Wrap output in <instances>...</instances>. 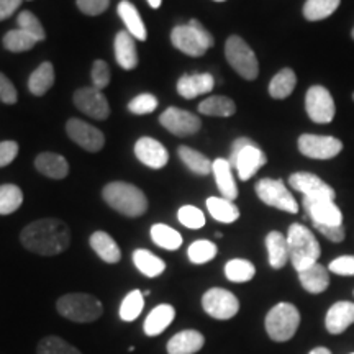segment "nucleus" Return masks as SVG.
Instances as JSON below:
<instances>
[{
    "label": "nucleus",
    "instance_id": "obj_1",
    "mask_svg": "<svg viewBox=\"0 0 354 354\" xmlns=\"http://www.w3.org/2000/svg\"><path fill=\"white\" fill-rule=\"evenodd\" d=\"M20 241L35 254L56 256L69 248L71 230L57 218H39L21 230Z\"/></svg>",
    "mask_w": 354,
    "mask_h": 354
},
{
    "label": "nucleus",
    "instance_id": "obj_2",
    "mask_svg": "<svg viewBox=\"0 0 354 354\" xmlns=\"http://www.w3.org/2000/svg\"><path fill=\"white\" fill-rule=\"evenodd\" d=\"M102 197L110 209L118 214L136 218L148 210V198L143 190L128 183H110L102 190Z\"/></svg>",
    "mask_w": 354,
    "mask_h": 354
},
{
    "label": "nucleus",
    "instance_id": "obj_3",
    "mask_svg": "<svg viewBox=\"0 0 354 354\" xmlns=\"http://www.w3.org/2000/svg\"><path fill=\"white\" fill-rule=\"evenodd\" d=\"M287 245H289L290 263L297 272L313 266L320 258V243L315 234L300 223H292L287 232Z\"/></svg>",
    "mask_w": 354,
    "mask_h": 354
},
{
    "label": "nucleus",
    "instance_id": "obj_4",
    "mask_svg": "<svg viewBox=\"0 0 354 354\" xmlns=\"http://www.w3.org/2000/svg\"><path fill=\"white\" fill-rule=\"evenodd\" d=\"M171 43L184 55L198 57L214 46V37L198 20H190L187 25H177L171 32Z\"/></svg>",
    "mask_w": 354,
    "mask_h": 354
},
{
    "label": "nucleus",
    "instance_id": "obj_5",
    "mask_svg": "<svg viewBox=\"0 0 354 354\" xmlns=\"http://www.w3.org/2000/svg\"><path fill=\"white\" fill-rule=\"evenodd\" d=\"M57 313L76 323H91L99 320L104 313V305L95 295L91 294H66L57 299Z\"/></svg>",
    "mask_w": 354,
    "mask_h": 354
},
{
    "label": "nucleus",
    "instance_id": "obj_6",
    "mask_svg": "<svg viewBox=\"0 0 354 354\" xmlns=\"http://www.w3.org/2000/svg\"><path fill=\"white\" fill-rule=\"evenodd\" d=\"M228 161L241 180H250L268 162V158L253 140L238 138L233 141Z\"/></svg>",
    "mask_w": 354,
    "mask_h": 354
},
{
    "label": "nucleus",
    "instance_id": "obj_7",
    "mask_svg": "<svg viewBox=\"0 0 354 354\" xmlns=\"http://www.w3.org/2000/svg\"><path fill=\"white\" fill-rule=\"evenodd\" d=\"M300 325V312L292 304L281 302L266 315V331L269 338L277 343L289 342L297 333Z\"/></svg>",
    "mask_w": 354,
    "mask_h": 354
},
{
    "label": "nucleus",
    "instance_id": "obj_8",
    "mask_svg": "<svg viewBox=\"0 0 354 354\" xmlns=\"http://www.w3.org/2000/svg\"><path fill=\"white\" fill-rule=\"evenodd\" d=\"M225 56L228 64L246 81H254L259 74V63L250 44L238 35H232L225 43Z\"/></svg>",
    "mask_w": 354,
    "mask_h": 354
},
{
    "label": "nucleus",
    "instance_id": "obj_9",
    "mask_svg": "<svg viewBox=\"0 0 354 354\" xmlns=\"http://www.w3.org/2000/svg\"><path fill=\"white\" fill-rule=\"evenodd\" d=\"M256 194L263 201L266 205L274 207L282 212H289V214H297L299 212V203L295 201L294 196L287 190L282 180L277 179H261L256 184Z\"/></svg>",
    "mask_w": 354,
    "mask_h": 354
},
{
    "label": "nucleus",
    "instance_id": "obj_10",
    "mask_svg": "<svg viewBox=\"0 0 354 354\" xmlns=\"http://www.w3.org/2000/svg\"><path fill=\"white\" fill-rule=\"evenodd\" d=\"M202 307L205 313L216 320H230L240 310V302L236 295L221 287H212L203 294Z\"/></svg>",
    "mask_w": 354,
    "mask_h": 354
},
{
    "label": "nucleus",
    "instance_id": "obj_11",
    "mask_svg": "<svg viewBox=\"0 0 354 354\" xmlns=\"http://www.w3.org/2000/svg\"><path fill=\"white\" fill-rule=\"evenodd\" d=\"M305 110L310 120L315 123H330L335 118V100L330 91L323 86H312L305 95Z\"/></svg>",
    "mask_w": 354,
    "mask_h": 354
},
{
    "label": "nucleus",
    "instance_id": "obj_12",
    "mask_svg": "<svg viewBox=\"0 0 354 354\" xmlns=\"http://www.w3.org/2000/svg\"><path fill=\"white\" fill-rule=\"evenodd\" d=\"M299 149L307 158L331 159L342 153L343 143L335 136L302 135L299 138Z\"/></svg>",
    "mask_w": 354,
    "mask_h": 354
},
{
    "label": "nucleus",
    "instance_id": "obj_13",
    "mask_svg": "<svg viewBox=\"0 0 354 354\" xmlns=\"http://www.w3.org/2000/svg\"><path fill=\"white\" fill-rule=\"evenodd\" d=\"M66 131H68V136L74 143L79 145L88 153L100 151L105 145L104 133L99 128L92 127L91 123L79 120V118H71L66 123Z\"/></svg>",
    "mask_w": 354,
    "mask_h": 354
},
{
    "label": "nucleus",
    "instance_id": "obj_14",
    "mask_svg": "<svg viewBox=\"0 0 354 354\" xmlns=\"http://www.w3.org/2000/svg\"><path fill=\"white\" fill-rule=\"evenodd\" d=\"M159 123L176 136H190L196 135L201 130L202 122L197 115L187 112V110L169 107L159 117Z\"/></svg>",
    "mask_w": 354,
    "mask_h": 354
},
{
    "label": "nucleus",
    "instance_id": "obj_15",
    "mask_svg": "<svg viewBox=\"0 0 354 354\" xmlns=\"http://www.w3.org/2000/svg\"><path fill=\"white\" fill-rule=\"evenodd\" d=\"M74 105L81 110L82 113L95 120H105L110 115V105L107 97L102 94V91L95 87H82L74 92Z\"/></svg>",
    "mask_w": 354,
    "mask_h": 354
},
{
    "label": "nucleus",
    "instance_id": "obj_16",
    "mask_svg": "<svg viewBox=\"0 0 354 354\" xmlns=\"http://www.w3.org/2000/svg\"><path fill=\"white\" fill-rule=\"evenodd\" d=\"M302 205L310 216V220L313 221V225H330V227L343 225V214L335 201L304 197Z\"/></svg>",
    "mask_w": 354,
    "mask_h": 354
},
{
    "label": "nucleus",
    "instance_id": "obj_17",
    "mask_svg": "<svg viewBox=\"0 0 354 354\" xmlns=\"http://www.w3.org/2000/svg\"><path fill=\"white\" fill-rule=\"evenodd\" d=\"M289 184L292 189L299 190L307 198H330L335 201V189L323 183L320 177L312 174V172H295L289 177Z\"/></svg>",
    "mask_w": 354,
    "mask_h": 354
},
{
    "label": "nucleus",
    "instance_id": "obj_18",
    "mask_svg": "<svg viewBox=\"0 0 354 354\" xmlns=\"http://www.w3.org/2000/svg\"><path fill=\"white\" fill-rule=\"evenodd\" d=\"M135 156L138 158L140 162L151 167V169H161L169 161V153H167L166 146L159 143L158 140L149 138V136H145V138L136 141Z\"/></svg>",
    "mask_w": 354,
    "mask_h": 354
},
{
    "label": "nucleus",
    "instance_id": "obj_19",
    "mask_svg": "<svg viewBox=\"0 0 354 354\" xmlns=\"http://www.w3.org/2000/svg\"><path fill=\"white\" fill-rule=\"evenodd\" d=\"M215 87V79L209 73L185 74L177 81V92L184 99H196L198 95L209 94Z\"/></svg>",
    "mask_w": 354,
    "mask_h": 354
},
{
    "label": "nucleus",
    "instance_id": "obj_20",
    "mask_svg": "<svg viewBox=\"0 0 354 354\" xmlns=\"http://www.w3.org/2000/svg\"><path fill=\"white\" fill-rule=\"evenodd\" d=\"M354 323V304L353 302H336L326 312L325 326L331 335H339Z\"/></svg>",
    "mask_w": 354,
    "mask_h": 354
},
{
    "label": "nucleus",
    "instance_id": "obj_21",
    "mask_svg": "<svg viewBox=\"0 0 354 354\" xmlns=\"http://www.w3.org/2000/svg\"><path fill=\"white\" fill-rule=\"evenodd\" d=\"M205 344V338L197 330H184L167 342V354H196Z\"/></svg>",
    "mask_w": 354,
    "mask_h": 354
},
{
    "label": "nucleus",
    "instance_id": "obj_22",
    "mask_svg": "<svg viewBox=\"0 0 354 354\" xmlns=\"http://www.w3.org/2000/svg\"><path fill=\"white\" fill-rule=\"evenodd\" d=\"M212 172L215 176V183L218 185L221 197L234 201L238 197V185L233 176V167L228 159L218 158L212 162Z\"/></svg>",
    "mask_w": 354,
    "mask_h": 354
},
{
    "label": "nucleus",
    "instance_id": "obj_23",
    "mask_svg": "<svg viewBox=\"0 0 354 354\" xmlns=\"http://www.w3.org/2000/svg\"><path fill=\"white\" fill-rule=\"evenodd\" d=\"M115 59L120 68L131 71L138 66V53H136L135 38L128 32H118L115 37Z\"/></svg>",
    "mask_w": 354,
    "mask_h": 354
},
{
    "label": "nucleus",
    "instance_id": "obj_24",
    "mask_svg": "<svg viewBox=\"0 0 354 354\" xmlns=\"http://www.w3.org/2000/svg\"><path fill=\"white\" fill-rule=\"evenodd\" d=\"M35 167L38 172H41L43 176L50 177V179H64L69 174V165L66 161L64 156L56 153H41L38 154L35 159Z\"/></svg>",
    "mask_w": 354,
    "mask_h": 354
},
{
    "label": "nucleus",
    "instance_id": "obj_25",
    "mask_svg": "<svg viewBox=\"0 0 354 354\" xmlns=\"http://www.w3.org/2000/svg\"><path fill=\"white\" fill-rule=\"evenodd\" d=\"M176 317V310L169 304H161L154 307L149 315L145 320V335L146 336H158L171 325Z\"/></svg>",
    "mask_w": 354,
    "mask_h": 354
},
{
    "label": "nucleus",
    "instance_id": "obj_26",
    "mask_svg": "<svg viewBox=\"0 0 354 354\" xmlns=\"http://www.w3.org/2000/svg\"><path fill=\"white\" fill-rule=\"evenodd\" d=\"M299 281L302 287L310 294H322L328 289L330 286V274L325 266L315 263L310 268L299 272Z\"/></svg>",
    "mask_w": 354,
    "mask_h": 354
},
{
    "label": "nucleus",
    "instance_id": "obj_27",
    "mask_svg": "<svg viewBox=\"0 0 354 354\" xmlns=\"http://www.w3.org/2000/svg\"><path fill=\"white\" fill-rule=\"evenodd\" d=\"M91 248L95 251V254L99 256L102 261L109 264H117L122 259V251L118 248L117 241L105 232H95L91 234Z\"/></svg>",
    "mask_w": 354,
    "mask_h": 354
},
{
    "label": "nucleus",
    "instance_id": "obj_28",
    "mask_svg": "<svg viewBox=\"0 0 354 354\" xmlns=\"http://www.w3.org/2000/svg\"><path fill=\"white\" fill-rule=\"evenodd\" d=\"M266 248H268L269 264L274 269H282L290 261L289 245H287V236L281 232H271L266 236Z\"/></svg>",
    "mask_w": 354,
    "mask_h": 354
},
{
    "label": "nucleus",
    "instance_id": "obj_29",
    "mask_svg": "<svg viewBox=\"0 0 354 354\" xmlns=\"http://www.w3.org/2000/svg\"><path fill=\"white\" fill-rule=\"evenodd\" d=\"M118 15L123 24H125L128 33L131 35L135 39H140V41H145L148 38V33H146V26L143 24V19H141L140 12L136 10V7L133 6L128 0H122L117 7Z\"/></svg>",
    "mask_w": 354,
    "mask_h": 354
},
{
    "label": "nucleus",
    "instance_id": "obj_30",
    "mask_svg": "<svg viewBox=\"0 0 354 354\" xmlns=\"http://www.w3.org/2000/svg\"><path fill=\"white\" fill-rule=\"evenodd\" d=\"M53 84H55V68H53V64L48 63V61L39 64L28 79L30 92L37 97L46 94V92L53 87Z\"/></svg>",
    "mask_w": 354,
    "mask_h": 354
},
{
    "label": "nucleus",
    "instance_id": "obj_31",
    "mask_svg": "<svg viewBox=\"0 0 354 354\" xmlns=\"http://www.w3.org/2000/svg\"><path fill=\"white\" fill-rule=\"evenodd\" d=\"M133 263L136 269L146 277H158L166 271V263L156 254H153L148 250H136L133 253Z\"/></svg>",
    "mask_w": 354,
    "mask_h": 354
},
{
    "label": "nucleus",
    "instance_id": "obj_32",
    "mask_svg": "<svg viewBox=\"0 0 354 354\" xmlns=\"http://www.w3.org/2000/svg\"><path fill=\"white\" fill-rule=\"evenodd\" d=\"M198 112L207 117H232L236 112V105L225 95H212L198 104Z\"/></svg>",
    "mask_w": 354,
    "mask_h": 354
},
{
    "label": "nucleus",
    "instance_id": "obj_33",
    "mask_svg": "<svg viewBox=\"0 0 354 354\" xmlns=\"http://www.w3.org/2000/svg\"><path fill=\"white\" fill-rule=\"evenodd\" d=\"M207 209L216 221L221 223H233L240 218V210L234 205L233 201L225 197H209L207 198Z\"/></svg>",
    "mask_w": 354,
    "mask_h": 354
},
{
    "label": "nucleus",
    "instance_id": "obj_34",
    "mask_svg": "<svg viewBox=\"0 0 354 354\" xmlns=\"http://www.w3.org/2000/svg\"><path fill=\"white\" fill-rule=\"evenodd\" d=\"M295 84H297V76H295L294 71L289 68L281 69L269 82V95L276 100L286 99L294 92Z\"/></svg>",
    "mask_w": 354,
    "mask_h": 354
},
{
    "label": "nucleus",
    "instance_id": "obj_35",
    "mask_svg": "<svg viewBox=\"0 0 354 354\" xmlns=\"http://www.w3.org/2000/svg\"><path fill=\"white\" fill-rule=\"evenodd\" d=\"M180 161L187 166L194 174L197 176H207L212 172V161L207 156H203L202 153H198L197 149L189 148V146H179L177 149Z\"/></svg>",
    "mask_w": 354,
    "mask_h": 354
},
{
    "label": "nucleus",
    "instance_id": "obj_36",
    "mask_svg": "<svg viewBox=\"0 0 354 354\" xmlns=\"http://www.w3.org/2000/svg\"><path fill=\"white\" fill-rule=\"evenodd\" d=\"M151 240L156 243L159 248L167 251H176L183 246V236L174 228L167 227L165 223H156L151 227Z\"/></svg>",
    "mask_w": 354,
    "mask_h": 354
},
{
    "label": "nucleus",
    "instance_id": "obj_37",
    "mask_svg": "<svg viewBox=\"0 0 354 354\" xmlns=\"http://www.w3.org/2000/svg\"><path fill=\"white\" fill-rule=\"evenodd\" d=\"M24 203V192L19 185H0V215H10L17 212Z\"/></svg>",
    "mask_w": 354,
    "mask_h": 354
},
{
    "label": "nucleus",
    "instance_id": "obj_38",
    "mask_svg": "<svg viewBox=\"0 0 354 354\" xmlns=\"http://www.w3.org/2000/svg\"><path fill=\"white\" fill-rule=\"evenodd\" d=\"M342 0H307L304 6V17L308 21H318L336 12Z\"/></svg>",
    "mask_w": 354,
    "mask_h": 354
},
{
    "label": "nucleus",
    "instance_id": "obj_39",
    "mask_svg": "<svg viewBox=\"0 0 354 354\" xmlns=\"http://www.w3.org/2000/svg\"><path fill=\"white\" fill-rule=\"evenodd\" d=\"M256 274V268L253 263L246 259H232L225 264V276L228 281L243 284V282L251 281Z\"/></svg>",
    "mask_w": 354,
    "mask_h": 354
},
{
    "label": "nucleus",
    "instance_id": "obj_40",
    "mask_svg": "<svg viewBox=\"0 0 354 354\" xmlns=\"http://www.w3.org/2000/svg\"><path fill=\"white\" fill-rule=\"evenodd\" d=\"M2 43H3V48H6L7 51L25 53V51L32 50V48L38 41L30 33H26L20 28H17V30H10V32L3 35Z\"/></svg>",
    "mask_w": 354,
    "mask_h": 354
},
{
    "label": "nucleus",
    "instance_id": "obj_41",
    "mask_svg": "<svg viewBox=\"0 0 354 354\" xmlns=\"http://www.w3.org/2000/svg\"><path fill=\"white\" fill-rule=\"evenodd\" d=\"M37 354H82L76 346L69 344L61 336H44L37 346Z\"/></svg>",
    "mask_w": 354,
    "mask_h": 354
},
{
    "label": "nucleus",
    "instance_id": "obj_42",
    "mask_svg": "<svg viewBox=\"0 0 354 354\" xmlns=\"http://www.w3.org/2000/svg\"><path fill=\"white\" fill-rule=\"evenodd\" d=\"M145 295L141 290H131L120 305V318L123 322H135L143 312Z\"/></svg>",
    "mask_w": 354,
    "mask_h": 354
},
{
    "label": "nucleus",
    "instance_id": "obj_43",
    "mask_svg": "<svg viewBox=\"0 0 354 354\" xmlns=\"http://www.w3.org/2000/svg\"><path fill=\"white\" fill-rule=\"evenodd\" d=\"M190 263L205 264L210 263L216 256V246L209 240H197L189 246L187 250Z\"/></svg>",
    "mask_w": 354,
    "mask_h": 354
},
{
    "label": "nucleus",
    "instance_id": "obj_44",
    "mask_svg": "<svg viewBox=\"0 0 354 354\" xmlns=\"http://www.w3.org/2000/svg\"><path fill=\"white\" fill-rule=\"evenodd\" d=\"M17 24H19L20 30H24V32L32 35L37 41H43V39H46V32H44L43 25L39 24V20L33 15L32 12L28 10L21 12L19 19H17Z\"/></svg>",
    "mask_w": 354,
    "mask_h": 354
},
{
    "label": "nucleus",
    "instance_id": "obj_45",
    "mask_svg": "<svg viewBox=\"0 0 354 354\" xmlns=\"http://www.w3.org/2000/svg\"><path fill=\"white\" fill-rule=\"evenodd\" d=\"M177 220L184 225L185 228L198 230L205 225V215L201 209L194 205H184L177 212Z\"/></svg>",
    "mask_w": 354,
    "mask_h": 354
},
{
    "label": "nucleus",
    "instance_id": "obj_46",
    "mask_svg": "<svg viewBox=\"0 0 354 354\" xmlns=\"http://www.w3.org/2000/svg\"><path fill=\"white\" fill-rule=\"evenodd\" d=\"M158 109V99L153 94H140L130 100L128 110L135 115H148Z\"/></svg>",
    "mask_w": 354,
    "mask_h": 354
},
{
    "label": "nucleus",
    "instance_id": "obj_47",
    "mask_svg": "<svg viewBox=\"0 0 354 354\" xmlns=\"http://www.w3.org/2000/svg\"><path fill=\"white\" fill-rule=\"evenodd\" d=\"M91 77H92V84H94L95 88H105L109 86L110 82V68L109 64L105 63V61L102 59H97L94 66H92V73H91Z\"/></svg>",
    "mask_w": 354,
    "mask_h": 354
},
{
    "label": "nucleus",
    "instance_id": "obj_48",
    "mask_svg": "<svg viewBox=\"0 0 354 354\" xmlns=\"http://www.w3.org/2000/svg\"><path fill=\"white\" fill-rule=\"evenodd\" d=\"M328 269L338 276H354V256H339L331 261Z\"/></svg>",
    "mask_w": 354,
    "mask_h": 354
},
{
    "label": "nucleus",
    "instance_id": "obj_49",
    "mask_svg": "<svg viewBox=\"0 0 354 354\" xmlns=\"http://www.w3.org/2000/svg\"><path fill=\"white\" fill-rule=\"evenodd\" d=\"M19 94H17V88L13 86V82L8 79L6 74L0 73V102L7 105L17 104Z\"/></svg>",
    "mask_w": 354,
    "mask_h": 354
},
{
    "label": "nucleus",
    "instance_id": "obj_50",
    "mask_svg": "<svg viewBox=\"0 0 354 354\" xmlns=\"http://www.w3.org/2000/svg\"><path fill=\"white\" fill-rule=\"evenodd\" d=\"M109 6H110V0H77L79 10L91 17L104 13L109 8Z\"/></svg>",
    "mask_w": 354,
    "mask_h": 354
},
{
    "label": "nucleus",
    "instance_id": "obj_51",
    "mask_svg": "<svg viewBox=\"0 0 354 354\" xmlns=\"http://www.w3.org/2000/svg\"><path fill=\"white\" fill-rule=\"evenodd\" d=\"M19 143L17 141H2L0 143V167H6L13 162V159L19 154Z\"/></svg>",
    "mask_w": 354,
    "mask_h": 354
},
{
    "label": "nucleus",
    "instance_id": "obj_52",
    "mask_svg": "<svg viewBox=\"0 0 354 354\" xmlns=\"http://www.w3.org/2000/svg\"><path fill=\"white\" fill-rule=\"evenodd\" d=\"M323 236L328 238L333 243H342L344 240V228L343 225H336V227H330V225H313Z\"/></svg>",
    "mask_w": 354,
    "mask_h": 354
},
{
    "label": "nucleus",
    "instance_id": "obj_53",
    "mask_svg": "<svg viewBox=\"0 0 354 354\" xmlns=\"http://www.w3.org/2000/svg\"><path fill=\"white\" fill-rule=\"evenodd\" d=\"M20 3L21 0H0V21L8 19L20 7Z\"/></svg>",
    "mask_w": 354,
    "mask_h": 354
},
{
    "label": "nucleus",
    "instance_id": "obj_54",
    "mask_svg": "<svg viewBox=\"0 0 354 354\" xmlns=\"http://www.w3.org/2000/svg\"><path fill=\"white\" fill-rule=\"evenodd\" d=\"M308 354H331V351L326 348H315V349H312Z\"/></svg>",
    "mask_w": 354,
    "mask_h": 354
},
{
    "label": "nucleus",
    "instance_id": "obj_55",
    "mask_svg": "<svg viewBox=\"0 0 354 354\" xmlns=\"http://www.w3.org/2000/svg\"><path fill=\"white\" fill-rule=\"evenodd\" d=\"M146 2H148L153 8H159V7H161L162 0H146Z\"/></svg>",
    "mask_w": 354,
    "mask_h": 354
},
{
    "label": "nucleus",
    "instance_id": "obj_56",
    "mask_svg": "<svg viewBox=\"0 0 354 354\" xmlns=\"http://www.w3.org/2000/svg\"><path fill=\"white\" fill-rule=\"evenodd\" d=\"M351 37H353V39H354V28H353V33H351Z\"/></svg>",
    "mask_w": 354,
    "mask_h": 354
},
{
    "label": "nucleus",
    "instance_id": "obj_57",
    "mask_svg": "<svg viewBox=\"0 0 354 354\" xmlns=\"http://www.w3.org/2000/svg\"><path fill=\"white\" fill-rule=\"evenodd\" d=\"M215 2H225V0H215Z\"/></svg>",
    "mask_w": 354,
    "mask_h": 354
},
{
    "label": "nucleus",
    "instance_id": "obj_58",
    "mask_svg": "<svg viewBox=\"0 0 354 354\" xmlns=\"http://www.w3.org/2000/svg\"><path fill=\"white\" fill-rule=\"evenodd\" d=\"M353 100H354V94H353Z\"/></svg>",
    "mask_w": 354,
    "mask_h": 354
},
{
    "label": "nucleus",
    "instance_id": "obj_59",
    "mask_svg": "<svg viewBox=\"0 0 354 354\" xmlns=\"http://www.w3.org/2000/svg\"><path fill=\"white\" fill-rule=\"evenodd\" d=\"M353 354H354V353H353Z\"/></svg>",
    "mask_w": 354,
    "mask_h": 354
}]
</instances>
